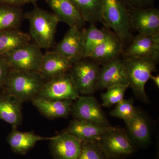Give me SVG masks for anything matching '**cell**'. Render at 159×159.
Masks as SVG:
<instances>
[{"instance_id":"cell-31","label":"cell","mask_w":159,"mask_h":159,"mask_svg":"<svg viewBox=\"0 0 159 159\" xmlns=\"http://www.w3.org/2000/svg\"><path fill=\"white\" fill-rule=\"evenodd\" d=\"M130 8H147L154 2L155 0H122Z\"/></svg>"},{"instance_id":"cell-5","label":"cell","mask_w":159,"mask_h":159,"mask_svg":"<svg viewBox=\"0 0 159 159\" xmlns=\"http://www.w3.org/2000/svg\"><path fill=\"white\" fill-rule=\"evenodd\" d=\"M80 93L70 72L45 82L37 98L46 100H76ZM35 97V98H36Z\"/></svg>"},{"instance_id":"cell-2","label":"cell","mask_w":159,"mask_h":159,"mask_svg":"<svg viewBox=\"0 0 159 159\" xmlns=\"http://www.w3.org/2000/svg\"><path fill=\"white\" fill-rule=\"evenodd\" d=\"M29 20V35L34 43L40 49L50 48L53 46L55 33L59 22L53 12L35 6L25 14Z\"/></svg>"},{"instance_id":"cell-26","label":"cell","mask_w":159,"mask_h":159,"mask_svg":"<svg viewBox=\"0 0 159 159\" xmlns=\"http://www.w3.org/2000/svg\"><path fill=\"white\" fill-rule=\"evenodd\" d=\"M85 22L94 24L102 23L103 0H71Z\"/></svg>"},{"instance_id":"cell-22","label":"cell","mask_w":159,"mask_h":159,"mask_svg":"<svg viewBox=\"0 0 159 159\" xmlns=\"http://www.w3.org/2000/svg\"><path fill=\"white\" fill-rule=\"evenodd\" d=\"M123 46L116 34L111 33L93 51L88 58L95 62L103 64L118 58L123 53Z\"/></svg>"},{"instance_id":"cell-30","label":"cell","mask_w":159,"mask_h":159,"mask_svg":"<svg viewBox=\"0 0 159 159\" xmlns=\"http://www.w3.org/2000/svg\"><path fill=\"white\" fill-rule=\"evenodd\" d=\"M10 70V67L6 59L0 56V91L4 87Z\"/></svg>"},{"instance_id":"cell-18","label":"cell","mask_w":159,"mask_h":159,"mask_svg":"<svg viewBox=\"0 0 159 159\" xmlns=\"http://www.w3.org/2000/svg\"><path fill=\"white\" fill-rule=\"evenodd\" d=\"M74 64L54 51L43 54L39 73L45 80H50L70 70Z\"/></svg>"},{"instance_id":"cell-19","label":"cell","mask_w":159,"mask_h":159,"mask_svg":"<svg viewBox=\"0 0 159 159\" xmlns=\"http://www.w3.org/2000/svg\"><path fill=\"white\" fill-rule=\"evenodd\" d=\"M51 138L38 135L34 132H23L12 128L7 137V142L15 153L25 155L35 146L38 142L43 140H50Z\"/></svg>"},{"instance_id":"cell-3","label":"cell","mask_w":159,"mask_h":159,"mask_svg":"<svg viewBox=\"0 0 159 159\" xmlns=\"http://www.w3.org/2000/svg\"><path fill=\"white\" fill-rule=\"evenodd\" d=\"M129 87L134 96L144 103L150 102L145 92L146 83L156 70L157 62L148 58L129 57L123 60Z\"/></svg>"},{"instance_id":"cell-17","label":"cell","mask_w":159,"mask_h":159,"mask_svg":"<svg viewBox=\"0 0 159 159\" xmlns=\"http://www.w3.org/2000/svg\"><path fill=\"white\" fill-rule=\"evenodd\" d=\"M59 22L80 29L85 21L71 0H46Z\"/></svg>"},{"instance_id":"cell-11","label":"cell","mask_w":159,"mask_h":159,"mask_svg":"<svg viewBox=\"0 0 159 159\" xmlns=\"http://www.w3.org/2000/svg\"><path fill=\"white\" fill-rule=\"evenodd\" d=\"M131 28L139 34H159V10L157 8H130L129 10Z\"/></svg>"},{"instance_id":"cell-33","label":"cell","mask_w":159,"mask_h":159,"mask_svg":"<svg viewBox=\"0 0 159 159\" xmlns=\"http://www.w3.org/2000/svg\"><path fill=\"white\" fill-rule=\"evenodd\" d=\"M150 79L152 80L155 84L157 87H159V76L157 75V76H153L152 75L151 76Z\"/></svg>"},{"instance_id":"cell-14","label":"cell","mask_w":159,"mask_h":159,"mask_svg":"<svg viewBox=\"0 0 159 159\" xmlns=\"http://www.w3.org/2000/svg\"><path fill=\"white\" fill-rule=\"evenodd\" d=\"M121 85L129 87V84L123 60L118 57L104 64L100 69L97 90Z\"/></svg>"},{"instance_id":"cell-7","label":"cell","mask_w":159,"mask_h":159,"mask_svg":"<svg viewBox=\"0 0 159 159\" xmlns=\"http://www.w3.org/2000/svg\"><path fill=\"white\" fill-rule=\"evenodd\" d=\"M99 69L97 63L83 58L74 63L70 70L80 93L89 95L97 90Z\"/></svg>"},{"instance_id":"cell-8","label":"cell","mask_w":159,"mask_h":159,"mask_svg":"<svg viewBox=\"0 0 159 159\" xmlns=\"http://www.w3.org/2000/svg\"><path fill=\"white\" fill-rule=\"evenodd\" d=\"M109 159H121L136 151L126 133L115 127L97 141Z\"/></svg>"},{"instance_id":"cell-35","label":"cell","mask_w":159,"mask_h":159,"mask_svg":"<svg viewBox=\"0 0 159 159\" xmlns=\"http://www.w3.org/2000/svg\"><path fill=\"white\" fill-rule=\"evenodd\" d=\"M1 3V2H0V3Z\"/></svg>"},{"instance_id":"cell-4","label":"cell","mask_w":159,"mask_h":159,"mask_svg":"<svg viewBox=\"0 0 159 159\" xmlns=\"http://www.w3.org/2000/svg\"><path fill=\"white\" fill-rule=\"evenodd\" d=\"M102 23L112 29L122 43L131 38L129 10L122 0H103Z\"/></svg>"},{"instance_id":"cell-13","label":"cell","mask_w":159,"mask_h":159,"mask_svg":"<svg viewBox=\"0 0 159 159\" xmlns=\"http://www.w3.org/2000/svg\"><path fill=\"white\" fill-rule=\"evenodd\" d=\"M50 152L54 159H77L81 150V142L66 132L51 137Z\"/></svg>"},{"instance_id":"cell-10","label":"cell","mask_w":159,"mask_h":159,"mask_svg":"<svg viewBox=\"0 0 159 159\" xmlns=\"http://www.w3.org/2000/svg\"><path fill=\"white\" fill-rule=\"evenodd\" d=\"M125 124V133L136 149L146 148L151 145L150 120L143 111L136 108L134 116Z\"/></svg>"},{"instance_id":"cell-23","label":"cell","mask_w":159,"mask_h":159,"mask_svg":"<svg viewBox=\"0 0 159 159\" xmlns=\"http://www.w3.org/2000/svg\"><path fill=\"white\" fill-rule=\"evenodd\" d=\"M31 40L29 34L18 29L0 31V56L29 43Z\"/></svg>"},{"instance_id":"cell-16","label":"cell","mask_w":159,"mask_h":159,"mask_svg":"<svg viewBox=\"0 0 159 159\" xmlns=\"http://www.w3.org/2000/svg\"><path fill=\"white\" fill-rule=\"evenodd\" d=\"M115 127L101 126L92 122L74 119L66 131L81 142H97L104 134Z\"/></svg>"},{"instance_id":"cell-34","label":"cell","mask_w":159,"mask_h":159,"mask_svg":"<svg viewBox=\"0 0 159 159\" xmlns=\"http://www.w3.org/2000/svg\"><path fill=\"white\" fill-rule=\"evenodd\" d=\"M29 1V3H32L33 4H35L39 0H28Z\"/></svg>"},{"instance_id":"cell-27","label":"cell","mask_w":159,"mask_h":159,"mask_svg":"<svg viewBox=\"0 0 159 159\" xmlns=\"http://www.w3.org/2000/svg\"><path fill=\"white\" fill-rule=\"evenodd\" d=\"M136 110L133 99H124L116 104L109 114L111 116L122 119L126 123L134 116Z\"/></svg>"},{"instance_id":"cell-32","label":"cell","mask_w":159,"mask_h":159,"mask_svg":"<svg viewBox=\"0 0 159 159\" xmlns=\"http://www.w3.org/2000/svg\"><path fill=\"white\" fill-rule=\"evenodd\" d=\"M0 2L4 4L19 7L29 3L28 0H0Z\"/></svg>"},{"instance_id":"cell-12","label":"cell","mask_w":159,"mask_h":159,"mask_svg":"<svg viewBox=\"0 0 159 159\" xmlns=\"http://www.w3.org/2000/svg\"><path fill=\"white\" fill-rule=\"evenodd\" d=\"M125 55L126 58H148L157 62L159 58V34H139L132 40Z\"/></svg>"},{"instance_id":"cell-9","label":"cell","mask_w":159,"mask_h":159,"mask_svg":"<svg viewBox=\"0 0 159 159\" xmlns=\"http://www.w3.org/2000/svg\"><path fill=\"white\" fill-rule=\"evenodd\" d=\"M76 100L71 111L74 119L84 120L101 126H111L101 106L95 97L80 96Z\"/></svg>"},{"instance_id":"cell-6","label":"cell","mask_w":159,"mask_h":159,"mask_svg":"<svg viewBox=\"0 0 159 159\" xmlns=\"http://www.w3.org/2000/svg\"><path fill=\"white\" fill-rule=\"evenodd\" d=\"M2 56L10 69L39 72L43 54L41 49L30 43Z\"/></svg>"},{"instance_id":"cell-24","label":"cell","mask_w":159,"mask_h":159,"mask_svg":"<svg viewBox=\"0 0 159 159\" xmlns=\"http://www.w3.org/2000/svg\"><path fill=\"white\" fill-rule=\"evenodd\" d=\"M83 58H88L97 46L105 40L110 32L98 29L91 24L87 29L83 30Z\"/></svg>"},{"instance_id":"cell-21","label":"cell","mask_w":159,"mask_h":159,"mask_svg":"<svg viewBox=\"0 0 159 159\" xmlns=\"http://www.w3.org/2000/svg\"><path fill=\"white\" fill-rule=\"evenodd\" d=\"M32 104L44 116L49 119L66 118L71 113L74 102L72 100H46L34 98L31 100Z\"/></svg>"},{"instance_id":"cell-25","label":"cell","mask_w":159,"mask_h":159,"mask_svg":"<svg viewBox=\"0 0 159 159\" xmlns=\"http://www.w3.org/2000/svg\"><path fill=\"white\" fill-rule=\"evenodd\" d=\"M25 14L21 7L0 3V31L18 29Z\"/></svg>"},{"instance_id":"cell-28","label":"cell","mask_w":159,"mask_h":159,"mask_svg":"<svg viewBox=\"0 0 159 159\" xmlns=\"http://www.w3.org/2000/svg\"><path fill=\"white\" fill-rule=\"evenodd\" d=\"M128 87L127 86H116L107 89L106 92L101 95L102 106L110 107L121 102L124 99L125 91Z\"/></svg>"},{"instance_id":"cell-15","label":"cell","mask_w":159,"mask_h":159,"mask_svg":"<svg viewBox=\"0 0 159 159\" xmlns=\"http://www.w3.org/2000/svg\"><path fill=\"white\" fill-rule=\"evenodd\" d=\"M82 50V31L73 27H70L53 51L74 64L83 59Z\"/></svg>"},{"instance_id":"cell-29","label":"cell","mask_w":159,"mask_h":159,"mask_svg":"<svg viewBox=\"0 0 159 159\" xmlns=\"http://www.w3.org/2000/svg\"><path fill=\"white\" fill-rule=\"evenodd\" d=\"M77 159H109L97 142H81V150Z\"/></svg>"},{"instance_id":"cell-1","label":"cell","mask_w":159,"mask_h":159,"mask_svg":"<svg viewBox=\"0 0 159 159\" xmlns=\"http://www.w3.org/2000/svg\"><path fill=\"white\" fill-rule=\"evenodd\" d=\"M45 82L39 72L10 69L2 93L24 102L35 98Z\"/></svg>"},{"instance_id":"cell-20","label":"cell","mask_w":159,"mask_h":159,"mask_svg":"<svg viewBox=\"0 0 159 159\" xmlns=\"http://www.w3.org/2000/svg\"><path fill=\"white\" fill-rule=\"evenodd\" d=\"M22 103L16 97L0 93V119L17 128L22 122Z\"/></svg>"}]
</instances>
